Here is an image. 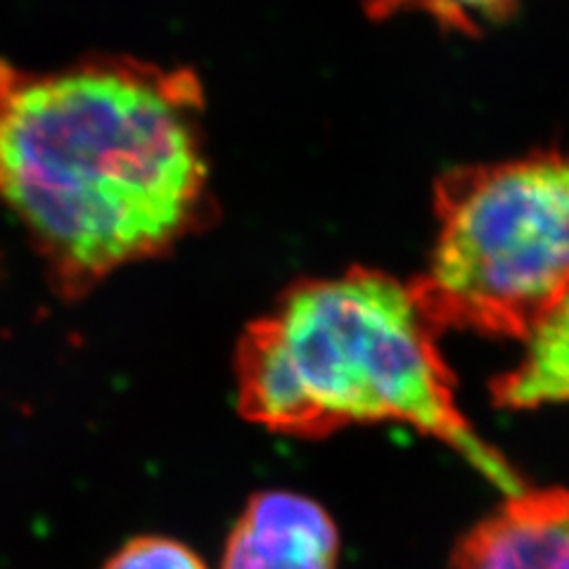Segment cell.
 Here are the masks:
<instances>
[{
    "instance_id": "6da1fadb",
    "label": "cell",
    "mask_w": 569,
    "mask_h": 569,
    "mask_svg": "<svg viewBox=\"0 0 569 569\" xmlns=\"http://www.w3.org/2000/svg\"><path fill=\"white\" fill-rule=\"evenodd\" d=\"M204 91L188 69L98 58L14 71L0 98V200L74 301L169 252L209 209Z\"/></svg>"
},
{
    "instance_id": "7a4b0ae2",
    "label": "cell",
    "mask_w": 569,
    "mask_h": 569,
    "mask_svg": "<svg viewBox=\"0 0 569 569\" xmlns=\"http://www.w3.org/2000/svg\"><path fill=\"white\" fill-rule=\"evenodd\" d=\"M437 337L411 284L395 276L349 269L301 280L240 337L238 408L288 437L406 425L447 443L506 496L522 491L520 475L460 411Z\"/></svg>"
},
{
    "instance_id": "3957f363",
    "label": "cell",
    "mask_w": 569,
    "mask_h": 569,
    "mask_svg": "<svg viewBox=\"0 0 569 569\" xmlns=\"http://www.w3.org/2000/svg\"><path fill=\"white\" fill-rule=\"evenodd\" d=\"M437 238L411 290L449 328L527 342L569 295V152L541 150L443 173Z\"/></svg>"
},
{
    "instance_id": "277c9868",
    "label": "cell",
    "mask_w": 569,
    "mask_h": 569,
    "mask_svg": "<svg viewBox=\"0 0 569 569\" xmlns=\"http://www.w3.org/2000/svg\"><path fill=\"white\" fill-rule=\"evenodd\" d=\"M340 531L328 510L295 491H261L230 529L221 569H337Z\"/></svg>"
},
{
    "instance_id": "5b68a950",
    "label": "cell",
    "mask_w": 569,
    "mask_h": 569,
    "mask_svg": "<svg viewBox=\"0 0 569 569\" xmlns=\"http://www.w3.org/2000/svg\"><path fill=\"white\" fill-rule=\"evenodd\" d=\"M451 569H569V489H522L477 522Z\"/></svg>"
},
{
    "instance_id": "8992f818",
    "label": "cell",
    "mask_w": 569,
    "mask_h": 569,
    "mask_svg": "<svg viewBox=\"0 0 569 569\" xmlns=\"http://www.w3.org/2000/svg\"><path fill=\"white\" fill-rule=\"evenodd\" d=\"M520 363L491 382V401L510 411L569 403V295L527 337Z\"/></svg>"
},
{
    "instance_id": "52a82bcc",
    "label": "cell",
    "mask_w": 569,
    "mask_h": 569,
    "mask_svg": "<svg viewBox=\"0 0 569 569\" xmlns=\"http://www.w3.org/2000/svg\"><path fill=\"white\" fill-rule=\"evenodd\" d=\"M518 3L520 0H366V8L372 20L418 12L451 31L475 36L503 22Z\"/></svg>"
},
{
    "instance_id": "ba28073f",
    "label": "cell",
    "mask_w": 569,
    "mask_h": 569,
    "mask_svg": "<svg viewBox=\"0 0 569 569\" xmlns=\"http://www.w3.org/2000/svg\"><path fill=\"white\" fill-rule=\"evenodd\" d=\"M102 569H207L194 550L167 537H138L107 560Z\"/></svg>"
},
{
    "instance_id": "9c48e42d",
    "label": "cell",
    "mask_w": 569,
    "mask_h": 569,
    "mask_svg": "<svg viewBox=\"0 0 569 569\" xmlns=\"http://www.w3.org/2000/svg\"><path fill=\"white\" fill-rule=\"evenodd\" d=\"M12 77H14V69L10 64H6L3 60H0V98H3L6 88L12 81Z\"/></svg>"
}]
</instances>
